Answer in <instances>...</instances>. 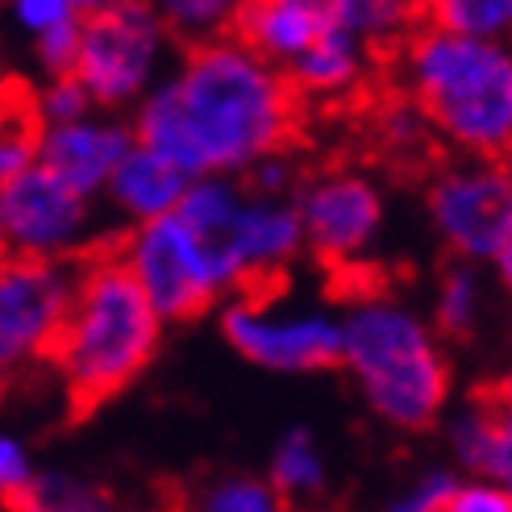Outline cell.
<instances>
[{"label": "cell", "instance_id": "1", "mask_svg": "<svg viewBox=\"0 0 512 512\" xmlns=\"http://www.w3.org/2000/svg\"><path fill=\"white\" fill-rule=\"evenodd\" d=\"M134 138L192 179L246 175L300 138V96L288 71L229 34L184 50L179 71L142 100Z\"/></svg>", "mask_w": 512, "mask_h": 512}, {"label": "cell", "instance_id": "2", "mask_svg": "<svg viewBox=\"0 0 512 512\" xmlns=\"http://www.w3.org/2000/svg\"><path fill=\"white\" fill-rule=\"evenodd\" d=\"M163 338V317L121 263L117 238L88 246L75 271V300L63 334L50 350L59 367L71 421L92 417L150 367Z\"/></svg>", "mask_w": 512, "mask_h": 512}, {"label": "cell", "instance_id": "3", "mask_svg": "<svg viewBox=\"0 0 512 512\" xmlns=\"http://www.w3.org/2000/svg\"><path fill=\"white\" fill-rule=\"evenodd\" d=\"M408 105L429 130L479 159L512 155V50L417 21L404 42Z\"/></svg>", "mask_w": 512, "mask_h": 512}, {"label": "cell", "instance_id": "4", "mask_svg": "<svg viewBox=\"0 0 512 512\" xmlns=\"http://www.w3.org/2000/svg\"><path fill=\"white\" fill-rule=\"evenodd\" d=\"M342 367L371 413L404 433L429 429L450 396V363L433 329L383 296L354 304L342 325Z\"/></svg>", "mask_w": 512, "mask_h": 512}, {"label": "cell", "instance_id": "5", "mask_svg": "<svg viewBox=\"0 0 512 512\" xmlns=\"http://www.w3.org/2000/svg\"><path fill=\"white\" fill-rule=\"evenodd\" d=\"M117 254L163 321H192L225 292L209 246L179 213L134 225L117 238Z\"/></svg>", "mask_w": 512, "mask_h": 512}, {"label": "cell", "instance_id": "6", "mask_svg": "<svg viewBox=\"0 0 512 512\" xmlns=\"http://www.w3.org/2000/svg\"><path fill=\"white\" fill-rule=\"evenodd\" d=\"M167 25L159 13L142 5H96L84 9L80 30V59H75V80L84 84L92 105H130L150 88L163 59Z\"/></svg>", "mask_w": 512, "mask_h": 512}, {"label": "cell", "instance_id": "7", "mask_svg": "<svg viewBox=\"0 0 512 512\" xmlns=\"http://www.w3.org/2000/svg\"><path fill=\"white\" fill-rule=\"evenodd\" d=\"M75 300V271L67 263H38L9 254L0 263V379L55 350Z\"/></svg>", "mask_w": 512, "mask_h": 512}, {"label": "cell", "instance_id": "8", "mask_svg": "<svg viewBox=\"0 0 512 512\" xmlns=\"http://www.w3.org/2000/svg\"><path fill=\"white\" fill-rule=\"evenodd\" d=\"M221 334L267 371H329L342 363V325L321 313L271 317L259 300L238 296L221 313Z\"/></svg>", "mask_w": 512, "mask_h": 512}, {"label": "cell", "instance_id": "9", "mask_svg": "<svg viewBox=\"0 0 512 512\" xmlns=\"http://www.w3.org/2000/svg\"><path fill=\"white\" fill-rule=\"evenodd\" d=\"M296 213L304 225V246H313L317 259L338 275L350 271L358 254L367 250V242L379 234L383 200L371 179L334 171L300 188Z\"/></svg>", "mask_w": 512, "mask_h": 512}, {"label": "cell", "instance_id": "10", "mask_svg": "<svg viewBox=\"0 0 512 512\" xmlns=\"http://www.w3.org/2000/svg\"><path fill=\"white\" fill-rule=\"evenodd\" d=\"M5 225L9 250L17 259L38 263H67V254L88 250V196L71 192L59 175H50L42 163L25 171L5 188Z\"/></svg>", "mask_w": 512, "mask_h": 512}, {"label": "cell", "instance_id": "11", "mask_svg": "<svg viewBox=\"0 0 512 512\" xmlns=\"http://www.w3.org/2000/svg\"><path fill=\"white\" fill-rule=\"evenodd\" d=\"M429 213L458 259H492L512 225V175L500 163L442 171L429 188Z\"/></svg>", "mask_w": 512, "mask_h": 512}, {"label": "cell", "instance_id": "12", "mask_svg": "<svg viewBox=\"0 0 512 512\" xmlns=\"http://www.w3.org/2000/svg\"><path fill=\"white\" fill-rule=\"evenodd\" d=\"M138 146L134 130H125L117 121H75V125H55L42 138V167L50 175H59L71 192L80 196H96L113 184L117 167L125 163V155Z\"/></svg>", "mask_w": 512, "mask_h": 512}, {"label": "cell", "instance_id": "13", "mask_svg": "<svg viewBox=\"0 0 512 512\" xmlns=\"http://www.w3.org/2000/svg\"><path fill=\"white\" fill-rule=\"evenodd\" d=\"M334 5L321 0H263V5H242L234 17V38L254 50L263 63H296L334 30Z\"/></svg>", "mask_w": 512, "mask_h": 512}, {"label": "cell", "instance_id": "14", "mask_svg": "<svg viewBox=\"0 0 512 512\" xmlns=\"http://www.w3.org/2000/svg\"><path fill=\"white\" fill-rule=\"evenodd\" d=\"M192 184H196L192 175H184L171 159L155 155V150H146L138 142L130 155H125V163L117 167L109 196L125 217H134V225H146V221L175 217Z\"/></svg>", "mask_w": 512, "mask_h": 512}, {"label": "cell", "instance_id": "15", "mask_svg": "<svg viewBox=\"0 0 512 512\" xmlns=\"http://www.w3.org/2000/svg\"><path fill=\"white\" fill-rule=\"evenodd\" d=\"M450 446L471 475L512 492V413L471 396V408L450 425Z\"/></svg>", "mask_w": 512, "mask_h": 512}, {"label": "cell", "instance_id": "16", "mask_svg": "<svg viewBox=\"0 0 512 512\" xmlns=\"http://www.w3.org/2000/svg\"><path fill=\"white\" fill-rule=\"evenodd\" d=\"M46 121L38 109V92L25 80H0V188L34 171L42 159Z\"/></svg>", "mask_w": 512, "mask_h": 512}, {"label": "cell", "instance_id": "17", "mask_svg": "<svg viewBox=\"0 0 512 512\" xmlns=\"http://www.w3.org/2000/svg\"><path fill=\"white\" fill-rule=\"evenodd\" d=\"M288 80H292L296 96L334 100V96L350 92L358 80H363V42H358L354 34H346L342 25H334L309 55L288 67Z\"/></svg>", "mask_w": 512, "mask_h": 512}, {"label": "cell", "instance_id": "18", "mask_svg": "<svg viewBox=\"0 0 512 512\" xmlns=\"http://www.w3.org/2000/svg\"><path fill=\"white\" fill-rule=\"evenodd\" d=\"M288 504L279 500L271 483L254 475H213L192 488H179L175 504L167 512H284Z\"/></svg>", "mask_w": 512, "mask_h": 512}, {"label": "cell", "instance_id": "19", "mask_svg": "<svg viewBox=\"0 0 512 512\" xmlns=\"http://www.w3.org/2000/svg\"><path fill=\"white\" fill-rule=\"evenodd\" d=\"M271 488L284 504H300L325 492V458L309 429H288L279 438L275 463H271Z\"/></svg>", "mask_w": 512, "mask_h": 512}, {"label": "cell", "instance_id": "20", "mask_svg": "<svg viewBox=\"0 0 512 512\" xmlns=\"http://www.w3.org/2000/svg\"><path fill=\"white\" fill-rule=\"evenodd\" d=\"M5 508L9 512H117L105 488L75 475H59V471L34 475Z\"/></svg>", "mask_w": 512, "mask_h": 512}, {"label": "cell", "instance_id": "21", "mask_svg": "<svg viewBox=\"0 0 512 512\" xmlns=\"http://www.w3.org/2000/svg\"><path fill=\"white\" fill-rule=\"evenodd\" d=\"M425 21L458 38L504 46V38H512V0H446V5H433Z\"/></svg>", "mask_w": 512, "mask_h": 512}, {"label": "cell", "instance_id": "22", "mask_svg": "<svg viewBox=\"0 0 512 512\" xmlns=\"http://www.w3.org/2000/svg\"><path fill=\"white\" fill-rule=\"evenodd\" d=\"M479 317V279L467 263H450L438 284V304H433V325L450 342L471 338Z\"/></svg>", "mask_w": 512, "mask_h": 512}, {"label": "cell", "instance_id": "23", "mask_svg": "<svg viewBox=\"0 0 512 512\" xmlns=\"http://www.w3.org/2000/svg\"><path fill=\"white\" fill-rule=\"evenodd\" d=\"M80 30H84V13L71 17L55 30H46L42 38H34L38 63L50 80H63V75H75V59H80Z\"/></svg>", "mask_w": 512, "mask_h": 512}, {"label": "cell", "instance_id": "24", "mask_svg": "<svg viewBox=\"0 0 512 512\" xmlns=\"http://www.w3.org/2000/svg\"><path fill=\"white\" fill-rule=\"evenodd\" d=\"M38 109H42L46 130H55V125L84 121L88 109H92V96L84 92V84L75 80V75H63V80H50V84L38 92Z\"/></svg>", "mask_w": 512, "mask_h": 512}, {"label": "cell", "instance_id": "25", "mask_svg": "<svg viewBox=\"0 0 512 512\" xmlns=\"http://www.w3.org/2000/svg\"><path fill=\"white\" fill-rule=\"evenodd\" d=\"M442 512H512V492L500 483H458L450 492V500L442 504Z\"/></svg>", "mask_w": 512, "mask_h": 512}, {"label": "cell", "instance_id": "26", "mask_svg": "<svg viewBox=\"0 0 512 512\" xmlns=\"http://www.w3.org/2000/svg\"><path fill=\"white\" fill-rule=\"evenodd\" d=\"M84 9L71 5V0H21V5H13V17L21 30H30V38H42L46 30H55V25L80 17Z\"/></svg>", "mask_w": 512, "mask_h": 512}, {"label": "cell", "instance_id": "27", "mask_svg": "<svg viewBox=\"0 0 512 512\" xmlns=\"http://www.w3.org/2000/svg\"><path fill=\"white\" fill-rule=\"evenodd\" d=\"M454 488H458V479H450V475H442V471H438V475H425V479H417L404 496H396L388 512H442V504L450 500Z\"/></svg>", "mask_w": 512, "mask_h": 512}, {"label": "cell", "instance_id": "28", "mask_svg": "<svg viewBox=\"0 0 512 512\" xmlns=\"http://www.w3.org/2000/svg\"><path fill=\"white\" fill-rule=\"evenodd\" d=\"M30 479H34V467L25 446L9 438V433H0V504H9Z\"/></svg>", "mask_w": 512, "mask_h": 512}, {"label": "cell", "instance_id": "29", "mask_svg": "<svg viewBox=\"0 0 512 512\" xmlns=\"http://www.w3.org/2000/svg\"><path fill=\"white\" fill-rule=\"evenodd\" d=\"M492 267H496V275H500V284L512 292V225L504 229V238L496 242V250H492V259H488Z\"/></svg>", "mask_w": 512, "mask_h": 512}, {"label": "cell", "instance_id": "30", "mask_svg": "<svg viewBox=\"0 0 512 512\" xmlns=\"http://www.w3.org/2000/svg\"><path fill=\"white\" fill-rule=\"evenodd\" d=\"M475 396H483L488 404H496V408H504V413H512V371H508V375H500L496 383H483V388H479Z\"/></svg>", "mask_w": 512, "mask_h": 512}, {"label": "cell", "instance_id": "31", "mask_svg": "<svg viewBox=\"0 0 512 512\" xmlns=\"http://www.w3.org/2000/svg\"><path fill=\"white\" fill-rule=\"evenodd\" d=\"M9 225H5V188H0V263L9 259Z\"/></svg>", "mask_w": 512, "mask_h": 512}]
</instances>
